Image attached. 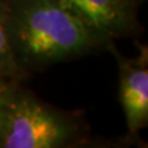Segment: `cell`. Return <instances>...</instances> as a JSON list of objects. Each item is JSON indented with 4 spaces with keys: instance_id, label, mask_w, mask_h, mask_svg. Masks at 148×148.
<instances>
[{
    "instance_id": "obj_1",
    "label": "cell",
    "mask_w": 148,
    "mask_h": 148,
    "mask_svg": "<svg viewBox=\"0 0 148 148\" xmlns=\"http://www.w3.org/2000/svg\"><path fill=\"white\" fill-rule=\"evenodd\" d=\"M8 25L12 53L24 71L79 57L101 46L61 0H10Z\"/></svg>"
},
{
    "instance_id": "obj_2",
    "label": "cell",
    "mask_w": 148,
    "mask_h": 148,
    "mask_svg": "<svg viewBox=\"0 0 148 148\" xmlns=\"http://www.w3.org/2000/svg\"><path fill=\"white\" fill-rule=\"evenodd\" d=\"M73 115L45 104L25 90L10 99L0 135V148H66L82 142Z\"/></svg>"
},
{
    "instance_id": "obj_3",
    "label": "cell",
    "mask_w": 148,
    "mask_h": 148,
    "mask_svg": "<svg viewBox=\"0 0 148 148\" xmlns=\"http://www.w3.org/2000/svg\"><path fill=\"white\" fill-rule=\"evenodd\" d=\"M101 45L133 35L138 27L135 6L125 0H61Z\"/></svg>"
},
{
    "instance_id": "obj_4",
    "label": "cell",
    "mask_w": 148,
    "mask_h": 148,
    "mask_svg": "<svg viewBox=\"0 0 148 148\" xmlns=\"http://www.w3.org/2000/svg\"><path fill=\"white\" fill-rule=\"evenodd\" d=\"M119 96L130 133L135 135L148 123V62L142 48L135 59L117 56Z\"/></svg>"
},
{
    "instance_id": "obj_5",
    "label": "cell",
    "mask_w": 148,
    "mask_h": 148,
    "mask_svg": "<svg viewBox=\"0 0 148 148\" xmlns=\"http://www.w3.org/2000/svg\"><path fill=\"white\" fill-rule=\"evenodd\" d=\"M25 74L12 53L8 25V3L0 0V78L15 80Z\"/></svg>"
},
{
    "instance_id": "obj_6",
    "label": "cell",
    "mask_w": 148,
    "mask_h": 148,
    "mask_svg": "<svg viewBox=\"0 0 148 148\" xmlns=\"http://www.w3.org/2000/svg\"><path fill=\"white\" fill-rule=\"evenodd\" d=\"M15 89V80L0 78V135H1V130L4 126V120H5L8 106Z\"/></svg>"
},
{
    "instance_id": "obj_7",
    "label": "cell",
    "mask_w": 148,
    "mask_h": 148,
    "mask_svg": "<svg viewBox=\"0 0 148 148\" xmlns=\"http://www.w3.org/2000/svg\"><path fill=\"white\" fill-rule=\"evenodd\" d=\"M125 1L128 3V4H131L132 6H136L138 3H141V1H142V0H125Z\"/></svg>"
}]
</instances>
